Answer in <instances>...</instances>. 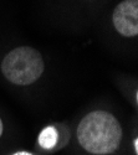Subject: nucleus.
<instances>
[{"instance_id": "f257e3e1", "label": "nucleus", "mask_w": 138, "mask_h": 155, "mask_svg": "<svg viewBox=\"0 0 138 155\" xmlns=\"http://www.w3.org/2000/svg\"><path fill=\"white\" fill-rule=\"evenodd\" d=\"M122 138L118 120L108 112L95 110L83 117L77 128L81 147L91 154L105 155L113 153Z\"/></svg>"}, {"instance_id": "f03ea898", "label": "nucleus", "mask_w": 138, "mask_h": 155, "mask_svg": "<svg viewBox=\"0 0 138 155\" xmlns=\"http://www.w3.org/2000/svg\"><path fill=\"white\" fill-rule=\"evenodd\" d=\"M2 71L11 83L28 86L34 83L44 72V61L35 48L16 47L3 60Z\"/></svg>"}, {"instance_id": "423d86ee", "label": "nucleus", "mask_w": 138, "mask_h": 155, "mask_svg": "<svg viewBox=\"0 0 138 155\" xmlns=\"http://www.w3.org/2000/svg\"><path fill=\"white\" fill-rule=\"evenodd\" d=\"M2 133H3V123H2V119H0V137H2Z\"/></svg>"}, {"instance_id": "7ed1b4c3", "label": "nucleus", "mask_w": 138, "mask_h": 155, "mask_svg": "<svg viewBox=\"0 0 138 155\" xmlns=\"http://www.w3.org/2000/svg\"><path fill=\"white\" fill-rule=\"evenodd\" d=\"M116 30L126 37H133L138 34V0H123L112 15Z\"/></svg>"}, {"instance_id": "39448f33", "label": "nucleus", "mask_w": 138, "mask_h": 155, "mask_svg": "<svg viewBox=\"0 0 138 155\" xmlns=\"http://www.w3.org/2000/svg\"><path fill=\"white\" fill-rule=\"evenodd\" d=\"M12 155H32V154H30V153H28V151H18V153L12 154Z\"/></svg>"}, {"instance_id": "20e7f679", "label": "nucleus", "mask_w": 138, "mask_h": 155, "mask_svg": "<svg viewBox=\"0 0 138 155\" xmlns=\"http://www.w3.org/2000/svg\"><path fill=\"white\" fill-rule=\"evenodd\" d=\"M57 140H59V132L52 125L42 129L39 135V144L44 149H52L57 144Z\"/></svg>"}]
</instances>
